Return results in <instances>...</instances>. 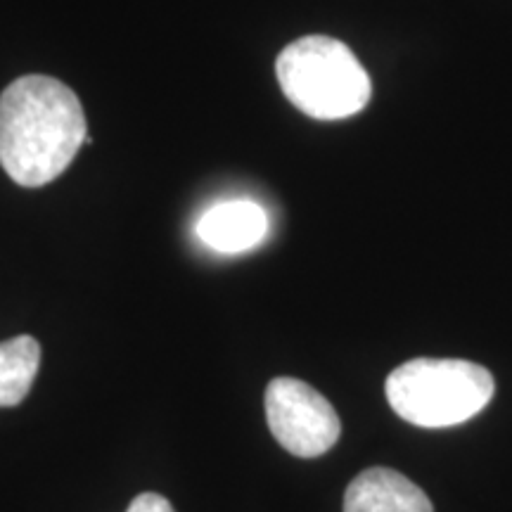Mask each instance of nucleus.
<instances>
[{
  "label": "nucleus",
  "mask_w": 512,
  "mask_h": 512,
  "mask_svg": "<svg viewBox=\"0 0 512 512\" xmlns=\"http://www.w3.org/2000/svg\"><path fill=\"white\" fill-rule=\"evenodd\" d=\"M83 143H93L83 105L62 81L27 74L0 93V166L17 185L55 181Z\"/></svg>",
  "instance_id": "1"
},
{
  "label": "nucleus",
  "mask_w": 512,
  "mask_h": 512,
  "mask_svg": "<svg viewBox=\"0 0 512 512\" xmlns=\"http://www.w3.org/2000/svg\"><path fill=\"white\" fill-rule=\"evenodd\" d=\"M285 98L320 121L354 117L370 102V76L347 43L330 36H304L275 60Z\"/></svg>",
  "instance_id": "2"
},
{
  "label": "nucleus",
  "mask_w": 512,
  "mask_h": 512,
  "mask_svg": "<svg viewBox=\"0 0 512 512\" xmlns=\"http://www.w3.org/2000/svg\"><path fill=\"white\" fill-rule=\"evenodd\" d=\"M387 401L411 425L441 430L467 422L494 399V375L460 358H413L387 377Z\"/></svg>",
  "instance_id": "3"
},
{
  "label": "nucleus",
  "mask_w": 512,
  "mask_h": 512,
  "mask_svg": "<svg viewBox=\"0 0 512 512\" xmlns=\"http://www.w3.org/2000/svg\"><path fill=\"white\" fill-rule=\"evenodd\" d=\"M264 406L273 437L297 458L323 456L342 434V422L332 403L311 384L294 377L268 382Z\"/></svg>",
  "instance_id": "4"
},
{
  "label": "nucleus",
  "mask_w": 512,
  "mask_h": 512,
  "mask_svg": "<svg viewBox=\"0 0 512 512\" xmlns=\"http://www.w3.org/2000/svg\"><path fill=\"white\" fill-rule=\"evenodd\" d=\"M344 512H434L425 491L389 467L363 470L344 494Z\"/></svg>",
  "instance_id": "5"
},
{
  "label": "nucleus",
  "mask_w": 512,
  "mask_h": 512,
  "mask_svg": "<svg viewBox=\"0 0 512 512\" xmlns=\"http://www.w3.org/2000/svg\"><path fill=\"white\" fill-rule=\"evenodd\" d=\"M266 230V211L249 200L216 204L197 223V235L204 245L223 254H238L256 247L264 240Z\"/></svg>",
  "instance_id": "6"
},
{
  "label": "nucleus",
  "mask_w": 512,
  "mask_h": 512,
  "mask_svg": "<svg viewBox=\"0 0 512 512\" xmlns=\"http://www.w3.org/2000/svg\"><path fill=\"white\" fill-rule=\"evenodd\" d=\"M41 366V344L31 335L0 342V408L19 406L31 392Z\"/></svg>",
  "instance_id": "7"
},
{
  "label": "nucleus",
  "mask_w": 512,
  "mask_h": 512,
  "mask_svg": "<svg viewBox=\"0 0 512 512\" xmlns=\"http://www.w3.org/2000/svg\"><path fill=\"white\" fill-rule=\"evenodd\" d=\"M126 512H176V510L169 498L152 494V491H145V494H138L133 498Z\"/></svg>",
  "instance_id": "8"
}]
</instances>
